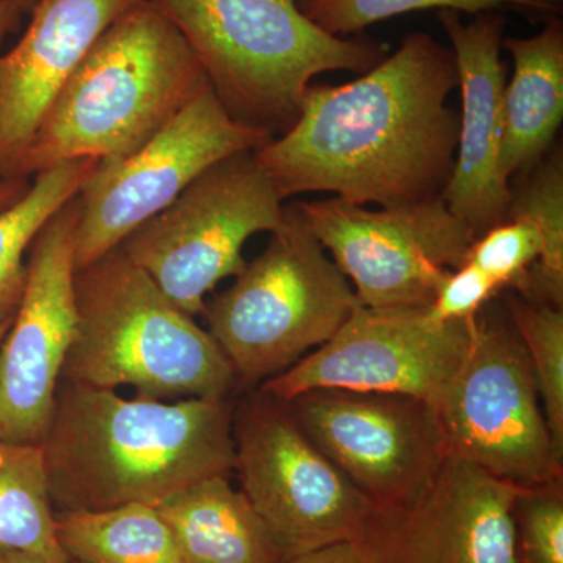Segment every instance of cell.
Segmentation results:
<instances>
[{
  "label": "cell",
  "mask_w": 563,
  "mask_h": 563,
  "mask_svg": "<svg viewBox=\"0 0 563 563\" xmlns=\"http://www.w3.org/2000/svg\"><path fill=\"white\" fill-rule=\"evenodd\" d=\"M358 306L292 202L265 251L202 314L236 380L263 384L329 342Z\"/></svg>",
  "instance_id": "8992f818"
},
{
  "label": "cell",
  "mask_w": 563,
  "mask_h": 563,
  "mask_svg": "<svg viewBox=\"0 0 563 563\" xmlns=\"http://www.w3.org/2000/svg\"><path fill=\"white\" fill-rule=\"evenodd\" d=\"M521 488L448 453L412 504L374 512L357 540L379 563H520L514 504Z\"/></svg>",
  "instance_id": "9a60e30c"
},
{
  "label": "cell",
  "mask_w": 563,
  "mask_h": 563,
  "mask_svg": "<svg viewBox=\"0 0 563 563\" xmlns=\"http://www.w3.org/2000/svg\"><path fill=\"white\" fill-rule=\"evenodd\" d=\"M0 563H49L24 551L0 550Z\"/></svg>",
  "instance_id": "1f68e13d"
},
{
  "label": "cell",
  "mask_w": 563,
  "mask_h": 563,
  "mask_svg": "<svg viewBox=\"0 0 563 563\" xmlns=\"http://www.w3.org/2000/svg\"><path fill=\"white\" fill-rule=\"evenodd\" d=\"M284 402L376 512L412 504L448 454L435 409L412 396L314 388Z\"/></svg>",
  "instance_id": "4fadbf2b"
},
{
  "label": "cell",
  "mask_w": 563,
  "mask_h": 563,
  "mask_svg": "<svg viewBox=\"0 0 563 563\" xmlns=\"http://www.w3.org/2000/svg\"><path fill=\"white\" fill-rule=\"evenodd\" d=\"M202 66L233 120L269 135L298 120L310 81L328 70L365 74L387 46L318 27L296 0H152Z\"/></svg>",
  "instance_id": "277c9868"
},
{
  "label": "cell",
  "mask_w": 563,
  "mask_h": 563,
  "mask_svg": "<svg viewBox=\"0 0 563 563\" xmlns=\"http://www.w3.org/2000/svg\"><path fill=\"white\" fill-rule=\"evenodd\" d=\"M96 163L81 158L35 174L24 198L0 211V321L13 318L20 307L27 280L25 254L36 233L79 192Z\"/></svg>",
  "instance_id": "7402d4cb"
},
{
  "label": "cell",
  "mask_w": 563,
  "mask_h": 563,
  "mask_svg": "<svg viewBox=\"0 0 563 563\" xmlns=\"http://www.w3.org/2000/svg\"><path fill=\"white\" fill-rule=\"evenodd\" d=\"M448 453L520 485L563 479L523 343L512 321L484 307L466 361L433 406Z\"/></svg>",
  "instance_id": "9c48e42d"
},
{
  "label": "cell",
  "mask_w": 563,
  "mask_h": 563,
  "mask_svg": "<svg viewBox=\"0 0 563 563\" xmlns=\"http://www.w3.org/2000/svg\"><path fill=\"white\" fill-rule=\"evenodd\" d=\"M520 563H563V479L523 487L514 504Z\"/></svg>",
  "instance_id": "484cf974"
},
{
  "label": "cell",
  "mask_w": 563,
  "mask_h": 563,
  "mask_svg": "<svg viewBox=\"0 0 563 563\" xmlns=\"http://www.w3.org/2000/svg\"><path fill=\"white\" fill-rule=\"evenodd\" d=\"M542 14H558L562 10V0H533Z\"/></svg>",
  "instance_id": "d6a6232c"
},
{
  "label": "cell",
  "mask_w": 563,
  "mask_h": 563,
  "mask_svg": "<svg viewBox=\"0 0 563 563\" xmlns=\"http://www.w3.org/2000/svg\"><path fill=\"white\" fill-rule=\"evenodd\" d=\"M284 199L254 152L222 158L120 244L181 312L202 314L206 296L239 276L254 233L276 231Z\"/></svg>",
  "instance_id": "52a82bcc"
},
{
  "label": "cell",
  "mask_w": 563,
  "mask_h": 563,
  "mask_svg": "<svg viewBox=\"0 0 563 563\" xmlns=\"http://www.w3.org/2000/svg\"><path fill=\"white\" fill-rule=\"evenodd\" d=\"M296 207L369 309L431 306L443 277L466 262L476 239L440 196L380 211L342 198Z\"/></svg>",
  "instance_id": "8fae6325"
},
{
  "label": "cell",
  "mask_w": 563,
  "mask_h": 563,
  "mask_svg": "<svg viewBox=\"0 0 563 563\" xmlns=\"http://www.w3.org/2000/svg\"><path fill=\"white\" fill-rule=\"evenodd\" d=\"M209 79L152 0L113 22L51 102L14 176L70 161H120L198 98Z\"/></svg>",
  "instance_id": "3957f363"
},
{
  "label": "cell",
  "mask_w": 563,
  "mask_h": 563,
  "mask_svg": "<svg viewBox=\"0 0 563 563\" xmlns=\"http://www.w3.org/2000/svg\"><path fill=\"white\" fill-rule=\"evenodd\" d=\"M77 329L62 379L141 398L224 399L235 372L209 331L117 247L76 273Z\"/></svg>",
  "instance_id": "5b68a950"
},
{
  "label": "cell",
  "mask_w": 563,
  "mask_h": 563,
  "mask_svg": "<svg viewBox=\"0 0 563 563\" xmlns=\"http://www.w3.org/2000/svg\"><path fill=\"white\" fill-rule=\"evenodd\" d=\"M2 2H9L11 5L18 7V9L24 11V14H31L33 7L38 0H2Z\"/></svg>",
  "instance_id": "836d02e7"
},
{
  "label": "cell",
  "mask_w": 563,
  "mask_h": 563,
  "mask_svg": "<svg viewBox=\"0 0 563 563\" xmlns=\"http://www.w3.org/2000/svg\"><path fill=\"white\" fill-rule=\"evenodd\" d=\"M272 140L268 132L233 120L207 87L140 150L96 163L77 192V272L117 250L214 163L258 151Z\"/></svg>",
  "instance_id": "30bf717a"
},
{
  "label": "cell",
  "mask_w": 563,
  "mask_h": 563,
  "mask_svg": "<svg viewBox=\"0 0 563 563\" xmlns=\"http://www.w3.org/2000/svg\"><path fill=\"white\" fill-rule=\"evenodd\" d=\"M77 195L55 211L27 251V280L0 343V440L43 444L77 329Z\"/></svg>",
  "instance_id": "5bb4252c"
},
{
  "label": "cell",
  "mask_w": 563,
  "mask_h": 563,
  "mask_svg": "<svg viewBox=\"0 0 563 563\" xmlns=\"http://www.w3.org/2000/svg\"><path fill=\"white\" fill-rule=\"evenodd\" d=\"M55 533L69 563H184L154 506L55 512Z\"/></svg>",
  "instance_id": "ffe728a7"
},
{
  "label": "cell",
  "mask_w": 563,
  "mask_h": 563,
  "mask_svg": "<svg viewBox=\"0 0 563 563\" xmlns=\"http://www.w3.org/2000/svg\"><path fill=\"white\" fill-rule=\"evenodd\" d=\"M299 10L318 27L332 36L363 33L376 22L420 10H454L477 14L514 7L523 13L543 16L533 0H296Z\"/></svg>",
  "instance_id": "d4e9b609"
},
{
  "label": "cell",
  "mask_w": 563,
  "mask_h": 563,
  "mask_svg": "<svg viewBox=\"0 0 563 563\" xmlns=\"http://www.w3.org/2000/svg\"><path fill=\"white\" fill-rule=\"evenodd\" d=\"M476 318L442 322L428 307L358 306L329 342L258 390L290 401L314 388H342L412 396L435 406L466 361Z\"/></svg>",
  "instance_id": "7c38bea8"
},
{
  "label": "cell",
  "mask_w": 563,
  "mask_h": 563,
  "mask_svg": "<svg viewBox=\"0 0 563 563\" xmlns=\"http://www.w3.org/2000/svg\"><path fill=\"white\" fill-rule=\"evenodd\" d=\"M0 550L69 563L55 533L46 457L41 444L0 440Z\"/></svg>",
  "instance_id": "44dd1931"
},
{
  "label": "cell",
  "mask_w": 563,
  "mask_h": 563,
  "mask_svg": "<svg viewBox=\"0 0 563 563\" xmlns=\"http://www.w3.org/2000/svg\"><path fill=\"white\" fill-rule=\"evenodd\" d=\"M32 181L27 177L2 176L0 177V211L9 209L24 198L31 188Z\"/></svg>",
  "instance_id": "f546056e"
},
{
  "label": "cell",
  "mask_w": 563,
  "mask_h": 563,
  "mask_svg": "<svg viewBox=\"0 0 563 563\" xmlns=\"http://www.w3.org/2000/svg\"><path fill=\"white\" fill-rule=\"evenodd\" d=\"M13 318H9V320L0 321V343H2L3 336L7 335V332H9L11 322H13Z\"/></svg>",
  "instance_id": "e575fe53"
},
{
  "label": "cell",
  "mask_w": 563,
  "mask_h": 563,
  "mask_svg": "<svg viewBox=\"0 0 563 563\" xmlns=\"http://www.w3.org/2000/svg\"><path fill=\"white\" fill-rule=\"evenodd\" d=\"M143 0H38L0 55V176H14L63 84L113 22Z\"/></svg>",
  "instance_id": "e0dca14e"
},
{
  "label": "cell",
  "mask_w": 563,
  "mask_h": 563,
  "mask_svg": "<svg viewBox=\"0 0 563 563\" xmlns=\"http://www.w3.org/2000/svg\"><path fill=\"white\" fill-rule=\"evenodd\" d=\"M184 563H285L262 518L229 476H213L158 504Z\"/></svg>",
  "instance_id": "d6986e66"
},
{
  "label": "cell",
  "mask_w": 563,
  "mask_h": 563,
  "mask_svg": "<svg viewBox=\"0 0 563 563\" xmlns=\"http://www.w3.org/2000/svg\"><path fill=\"white\" fill-rule=\"evenodd\" d=\"M440 24L453 44L462 92L453 173L440 198L476 236L506 221L512 188L499 172L504 129L506 65L501 47L506 20L483 11L463 24L454 10H440Z\"/></svg>",
  "instance_id": "2e32d148"
},
{
  "label": "cell",
  "mask_w": 563,
  "mask_h": 563,
  "mask_svg": "<svg viewBox=\"0 0 563 563\" xmlns=\"http://www.w3.org/2000/svg\"><path fill=\"white\" fill-rule=\"evenodd\" d=\"M512 188L507 218L523 217L540 233L539 261L526 274L518 291L526 301L548 303L562 309L563 303V158L554 151ZM506 218V220H507Z\"/></svg>",
  "instance_id": "603a6c76"
},
{
  "label": "cell",
  "mask_w": 563,
  "mask_h": 563,
  "mask_svg": "<svg viewBox=\"0 0 563 563\" xmlns=\"http://www.w3.org/2000/svg\"><path fill=\"white\" fill-rule=\"evenodd\" d=\"M514 76L504 88V129L499 172L509 181L531 173L563 120V24L554 18L539 35L506 38Z\"/></svg>",
  "instance_id": "ac0fdd59"
},
{
  "label": "cell",
  "mask_w": 563,
  "mask_h": 563,
  "mask_svg": "<svg viewBox=\"0 0 563 563\" xmlns=\"http://www.w3.org/2000/svg\"><path fill=\"white\" fill-rule=\"evenodd\" d=\"M41 446L57 512L157 507L235 466L228 399H125L65 379Z\"/></svg>",
  "instance_id": "7a4b0ae2"
},
{
  "label": "cell",
  "mask_w": 563,
  "mask_h": 563,
  "mask_svg": "<svg viewBox=\"0 0 563 563\" xmlns=\"http://www.w3.org/2000/svg\"><path fill=\"white\" fill-rule=\"evenodd\" d=\"M233 442L240 490L285 563L365 532L376 510L306 435L287 402L252 393L233 413Z\"/></svg>",
  "instance_id": "ba28073f"
},
{
  "label": "cell",
  "mask_w": 563,
  "mask_h": 563,
  "mask_svg": "<svg viewBox=\"0 0 563 563\" xmlns=\"http://www.w3.org/2000/svg\"><path fill=\"white\" fill-rule=\"evenodd\" d=\"M455 87L453 51L412 33L357 80L310 87L298 120L255 161L284 201L333 192L387 209L439 198L457 151Z\"/></svg>",
  "instance_id": "6da1fadb"
},
{
  "label": "cell",
  "mask_w": 563,
  "mask_h": 563,
  "mask_svg": "<svg viewBox=\"0 0 563 563\" xmlns=\"http://www.w3.org/2000/svg\"><path fill=\"white\" fill-rule=\"evenodd\" d=\"M515 331L523 343L555 450L563 455V312L548 303L510 298Z\"/></svg>",
  "instance_id": "cb8c5ba5"
},
{
  "label": "cell",
  "mask_w": 563,
  "mask_h": 563,
  "mask_svg": "<svg viewBox=\"0 0 563 563\" xmlns=\"http://www.w3.org/2000/svg\"><path fill=\"white\" fill-rule=\"evenodd\" d=\"M542 242L531 221L510 217L474 239L466 262L490 276L501 290L523 284L526 274L539 261Z\"/></svg>",
  "instance_id": "4316f807"
},
{
  "label": "cell",
  "mask_w": 563,
  "mask_h": 563,
  "mask_svg": "<svg viewBox=\"0 0 563 563\" xmlns=\"http://www.w3.org/2000/svg\"><path fill=\"white\" fill-rule=\"evenodd\" d=\"M0 177H2V176H0Z\"/></svg>",
  "instance_id": "d590c367"
},
{
  "label": "cell",
  "mask_w": 563,
  "mask_h": 563,
  "mask_svg": "<svg viewBox=\"0 0 563 563\" xmlns=\"http://www.w3.org/2000/svg\"><path fill=\"white\" fill-rule=\"evenodd\" d=\"M499 291L490 276L465 262L443 277L428 312L435 321H472Z\"/></svg>",
  "instance_id": "83f0119b"
},
{
  "label": "cell",
  "mask_w": 563,
  "mask_h": 563,
  "mask_svg": "<svg viewBox=\"0 0 563 563\" xmlns=\"http://www.w3.org/2000/svg\"><path fill=\"white\" fill-rule=\"evenodd\" d=\"M22 16H24V11L0 0V44L5 41L10 33L18 31Z\"/></svg>",
  "instance_id": "4dcf8cb0"
},
{
  "label": "cell",
  "mask_w": 563,
  "mask_h": 563,
  "mask_svg": "<svg viewBox=\"0 0 563 563\" xmlns=\"http://www.w3.org/2000/svg\"><path fill=\"white\" fill-rule=\"evenodd\" d=\"M287 563H379L358 540L328 544L320 550L298 555Z\"/></svg>",
  "instance_id": "f1b7e54d"
}]
</instances>
